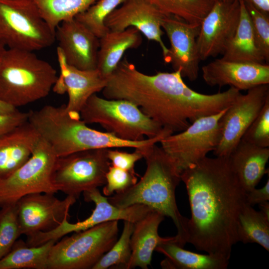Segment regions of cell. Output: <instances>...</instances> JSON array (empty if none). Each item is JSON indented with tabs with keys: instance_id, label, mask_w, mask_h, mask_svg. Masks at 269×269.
<instances>
[{
	"instance_id": "cell-26",
	"label": "cell",
	"mask_w": 269,
	"mask_h": 269,
	"mask_svg": "<svg viewBox=\"0 0 269 269\" xmlns=\"http://www.w3.org/2000/svg\"><path fill=\"white\" fill-rule=\"evenodd\" d=\"M236 32L227 45L222 59L231 61L264 63L265 59L257 47L251 20L243 0Z\"/></svg>"
},
{
	"instance_id": "cell-22",
	"label": "cell",
	"mask_w": 269,
	"mask_h": 269,
	"mask_svg": "<svg viewBox=\"0 0 269 269\" xmlns=\"http://www.w3.org/2000/svg\"><path fill=\"white\" fill-rule=\"evenodd\" d=\"M164 217L160 213L151 210L134 224L131 238V256L124 269H148L156 247L170 238L161 237L158 233L159 226Z\"/></svg>"
},
{
	"instance_id": "cell-38",
	"label": "cell",
	"mask_w": 269,
	"mask_h": 269,
	"mask_svg": "<svg viewBox=\"0 0 269 269\" xmlns=\"http://www.w3.org/2000/svg\"><path fill=\"white\" fill-rule=\"evenodd\" d=\"M28 112L18 110L8 114H0V136L28 121Z\"/></svg>"
},
{
	"instance_id": "cell-36",
	"label": "cell",
	"mask_w": 269,
	"mask_h": 269,
	"mask_svg": "<svg viewBox=\"0 0 269 269\" xmlns=\"http://www.w3.org/2000/svg\"><path fill=\"white\" fill-rule=\"evenodd\" d=\"M136 173L115 167L111 164L106 175L103 195L110 196L129 188L137 182Z\"/></svg>"
},
{
	"instance_id": "cell-30",
	"label": "cell",
	"mask_w": 269,
	"mask_h": 269,
	"mask_svg": "<svg viewBox=\"0 0 269 269\" xmlns=\"http://www.w3.org/2000/svg\"><path fill=\"white\" fill-rule=\"evenodd\" d=\"M166 15L179 17L192 24H200L215 0H148Z\"/></svg>"
},
{
	"instance_id": "cell-43",
	"label": "cell",
	"mask_w": 269,
	"mask_h": 269,
	"mask_svg": "<svg viewBox=\"0 0 269 269\" xmlns=\"http://www.w3.org/2000/svg\"><path fill=\"white\" fill-rule=\"evenodd\" d=\"M5 50V46L0 42V59Z\"/></svg>"
},
{
	"instance_id": "cell-6",
	"label": "cell",
	"mask_w": 269,
	"mask_h": 269,
	"mask_svg": "<svg viewBox=\"0 0 269 269\" xmlns=\"http://www.w3.org/2000/svg\"><path fill=\"white\" fill-rule=\"evenodd\" d=\"M80 116L86 124H99L107 132L126 140L139 141L145 139V136L151 138L167 132L172 133L145 115L132 102L103 98L96 94L88 99Z\"/></svg>"
},
{
	"instance_id": "cell-11",
	"label": "cell",
	"mask_w": 269,
	"mask_h": 269,
	"mask_svg": "<svg viewBox=\"0 0 269 269\" xmlns=\"http://www.w3.org/2000/svg\"><path fill=\"white\" fill-rule=\"evenodd\" d=\"M57 157L40 136L30 158L10 176L0 180V207L16 203L29 194L58 192L52 179Z\"/></svg>"
},
{
	"instance_id": "cell-40",
	"label": "cell",
	"mask_w": 269,
	"mask_h": 269,
	"mask_svg": "<svg viewBox=\"0 0 269 269\" xmlns=\"http://www.w3.org/2000/svg\"><path fill=\"white\" fill-rule=\"evenodd\" d=\"M263 14L269 16V0H243Z\"/></svg>"
},
{
	"instance_id": "cell-10",
	"label": "cell",
	"mask_w": 269,
	"mask_h": 269,
	"mask_svg": "<svg viewBox=\"0 0 269 269\" xmlns=\"http://www.w3.org/2000/svg\"><path fill=\"white\" fill-rule=\"evenodd\" d=\"M227 109L200 118L184 131L170 134L159 141L180 173L215 149L220 139V120Z\"/></svg>"
},
{
	"instance_id": "cell-25",
	"label": "cell",
	"mask_w": 269,
	"mask_h": 269,
	"mask_svg": "<svg viewBox=\"0 0 269 269\" xmlns=\"http://www.w3.org/2000/svg\"><path fill=\"white\" fill-rule=\"evenodd\" d=\"M174 237L158 245L155 251L165 259L160 265L168 269H226L229 261L208 254H200L183 249L174 243Z\"/></svg>"
},
{
	"instance_id": "cell-37",
	"label": "cell",
	"mask_w": 269,
	"mask_h": 269,
	"mask_svg": "<svg viewBox=\"0 0 269 269\" xmlns=\"http://www.w3.org/2000/svg\"><path fill=\"white\" fill-rule=\"evenodd\" d=\"M107 156L112 165L132 172H135V163L143 157L142 151L138 148L131 153L108 148Z\"/></svg>"
},
{
	"instance_id": "cell-16",
	"label": "cell",
	"mask_w": 269,
	"mask_h": 269,
	"mask_svg": "<svg viewBox=\"0 0 269 269\" xmlns=\"http://www.w3.org/2000/svg\"><path fill=\"white\" fill-rule=\"evenodd\" d=\"M161 27L170 42L164 62L172 65L174 71L180 70L182 77L194 81L198 76L201 61L197 46L200 24L188 23L171 15H165Z\"/></svg>"
},
{
	"instance_id": "cell-12",
	"label": "cell",
	"mask_w": 269,
	"mask_h": 269,
	"mask_svg": "<svg viewBox=\"0 0 269 269\" xmlns=\"http://www.w3.org/2000/svg\"><path fill=\"white\" fill-rule=\"evenodd\" d=\"M269 98V84L261 85L240 93L220 120V139L213 151L218 157H228Z\"/></svg>"
},
{
	"instance_id": "cell-2",
	"label": "cell",
	"mask_w": 269,
	"mask_h": 269,
	"mask_svg": "<svg viewBox=\"0 0 269 269\" xmlns=\"http://www.w3.org/2000/svg\"><path fill=\"white\" fill-rule=\"evenodd\" d=\"M180 70L147 75L134 65L123 73L120 98L135 104L147 116L173 134L187 129L196 120L227 108L240 93L230 87L223 92L205 94L189 88Z\"/></svg>"
},
{
	"instance_id": "cell-5",
	"label": "cell",
	"mask_w": 269,
	"mask_h": 269,
	"mask_svg": "<svg viewBox=\"0 0 269 269\" xmlns=\"http://www.w3.org/2000/svg\"><path fill=\"white\" fill-rule=\"evenodd\" d=\"M57 79L33 52L8 48L0 59V99L16 108L27 105L46 97Z\"/></svg>"
},
{
	"instance_id": "cell-42",
	"label": "cell",
	"mask_w": 269,
	"mask_h": 269,
	"mask_svg": "<svg viewBox=\"0 0 269 269\" xmlns=\"http://www.w3.org/2000/svg\"><path fill=\"white\" fill-rule=\"evenodd\" d=\"M259 205L260 211L268 218L269 219V202H264Z\"/></svg>"
},
{
	"instance_id": "cell-35",
	"label": "cell",
	"mask_w": 269,
	"mask_h": 269,
	"mask_svg": "<svg viewBox=\"0 0 269 269\" xmlns=\"http://www.w3.org/2000/svg\"><path fill=\"white\" fill-rule=\"evenodd\" d=\"M244 3L251 20L257 47L266 64H269V16L258 11L250 4Z\"/></svg>"
},
{
	"instance_id": "cell-1",
	"label": "cell",
	"mask_w": 269,
	"mask_h": 269,
	"mask_svg": "<svg viewBox=\"0 0 269 269\" xmlns=\"http://www.w3.org/2000/svg\"><path fill=\"white\" fill-rule=\"evenodd\" d=\"M191 211L186 243L200 251L229 261L238 242L239 214L246 191L228 157L207 156L181 173Z\"/></svg>"
},
{
	"instance_id": "cell-14",
	"label": "cell",
	"mask_w": 269,
	"mask_h": 269,
	"mask_svg": "<svg viewBox=\"0 0 269 269\" xmlns=\"http://www.w3.org/2000/svg\"><path fill=\"white\" fill-rule=\"evenodd\" d=\"M54 194L36 193L25 195L16 202L21 234L27 237L58 227L69 217V211L76 199L67 196L60 200Z\"/></svg>"
},
{
	"instance_id": "cell-7",
	"label": "cell",
	"mask_w": 269,
	"mask_h": 269,
	"mask_svg": "<svg viewBox=\"0 0 269 269\" xmlns=\"http://www.w3.org/2000/svg\"><path fill=\"white\" fill-rule=\"evenodd\" d=\"M55 40V30L32 0H0V42L4 46L34 52Z\"/></svg>"
},
{
	"instance_id": "cell-9",
	"label": "cell",
	"mask_w": 269,
	"mask_h": 269,
	"mask_svg": "<svg viewBox=\"0 0 269 269\" xmlns=\"http://www.w3.org/2000/svg\"><path fill=\"white\" fill-rule=\"evenodd\" d=\"M111 162L107 149H88L57 156L52 182L58 191L78 199L85 191L105 185Z\"/></svg>"
},
{
	"instance_id": "cell-8",
	"label": "cell",
	"mask_w": 269,
	"mask_h": 269,
	"mask_svg": "<svg viewBox=\"0 0 269 269\" xmlns=\"http://www.w3.org/2000/svg\"><path fill=\"white\" fill-rule=\"evenodd\" d=\"M118 232V221H113L65 237L52 247L47 269H92L116 242Z\"/></svg>"
},
{
	"instance_id": "cell-32",
	"label": "cell",
	"mask_w": 269,
	"mask_h": 269,
	"mask_svg": "<svg viewBox=\"0 0 269 269\" xmlns=\"http://www.w3.org/2000/svg\"><path fill=\"white\" fill-rule=\"evenodd\" d=\"M124 221L123 230L120 237L92 269H106L110 267L124 269L129 263L132 253L131 238L134 223Z\"/></svg>"
},
{
	"instance_id": "cell-33",
	"label": "cell",
	"mask_w": 269,
	"mask_h": 269,
	"mask_svg": "<svg viewBox=\"0 0 269 269\" xmlns=\"http://www.w3.org/2000/svg\"><path fill=\"white\" fill-rule=\"evenodd\" d=\"M0 210V260L11 250L21 235L16 202L4 205Z\"/></svg>"
},
{
	"instance_id": "cell-44",
	"label": "cell",
	"mask_w": 269,
	"mask_h": 269,
	"mask_svg": "<svg viewBox=\"0 0 269 269\" xmlns=\"http://www.w3.org/2000/svg\"></svg>"
},
{
	"instance_id": "cell-23",
	"label": "cell",
	"mask_w": 269,
	"mask_h": 269,
	"mask_svg": "<svg viewBox=\"0 0 269 269\" xmlns=\"http://www.w3.org/2000/svg\"><path fill=\"white\" fill-rule=\"evenodd\" d=\"M231 166L246 192L254 188L267 172L269 148L241 140L228 156Z\"/></svg>"
},
{
	"instance_id": "cell-24",
	"label": "cell",
	"mask_w": 269,
	"mask_h": 269,
	"mask_svg": "<svg viewBox=\"0 0 269 269\" xmlns=\"http://www.w3.org/2000/svg\"><path fill=\"white\" fill-rule=\"evenodd\" d=\"M97 69L107 79L117 68L125 52L142 43L141 33L134 27L119 31L109 30L99 39Z\"/></svg>"
},
{
	"instance_id": "cell-19",
	"label": "cell",
	"mask_w": 269,
	"mask_h": 269,
	"mask_svg": "<svg viewBox=\"0 0 269 269\" xmlns=\"http://www.w3.org/2000/svg\"><path fill=\"white\" fill-rule=\"evenodd\" d=\"M55 39L68 65L80 70L97 69L99 38L75 18L56 27Z\"/></svg>"
},
{
	"instance_id": "cell-28",
	"label": "cell",
	"mask_w": 269,
	"mask_h": 269,
	"mask_svg": "<svg viewBox=\"0 0 269 269\" xmlns=\"http://www.w3.org/2000/svg\"><path fill=\"white\" fill-rule=\"evenodd\" d=\"M238 242L257 243L269 251V219L246 203L242 209L237 225Z\"/></svg>"
},
{
	"instance_id": "cell-29",
	"label": "cell",
	"mask_w": 269,
	"mask_h": 269,
	"mask_svg": "<svg viewBox=\"0 0 269 269\" xmlns=\"http://www.w3.org/2000/svg\"><path fill=\"white\" fill-rule=\"evenodd\" d=\"M51 28L75 18L98 0H32Z\"/></svg>"
},
{
	"instance_id": "cell-3",
	"label": "cell",
	"mask_w": 269,
	"mask_h": 269,
	"mask_svg": "<svg viewBox=\"0 0 269 269\" xmlns=\"http://www.w3.org/2000/svg\"><path fill=\"white\" fill-rule=\"evenodd\" d=\"M156 144L140 149L146 164L140 180L108 199L118 207L142 204L170 217L177 230L174 236L175 243L184 247L187 243L188 218L180 214L175 198L176 188L181 181V173L171 158Z\"/></svg>"
},
{
	"instance_id": "cell-31",
	"label": "cell",
	"mask_w": 269,
	"mask_h": 269,
	"mask_svg": "<svg viewBox=\"0 0 269 269\" xmlns=\"http://www.w3.org/2000/svg\"><path fill=\"white\" fill-rule=\"evenodd\" d=\"M127 0H98L75 18L99 39L109 29L105 21L107 17Z\"/></svg>"
},
{
	"instance_id": "cell-39",
	"label": "cell",
	"mask_w": 269,
	"mask_h": 269,
	"mask_svg": "<svg viewBox=\"0 0 269 269\" xmlns=\"http://www.w3.org/2000/svg\"><path fill=\"white\" fill-rule=\"evenodd\" d=\"M269 200V180L261 188H254L246 193V202L253 206Z\"/></svg>"
},
{
	"instance_id": "cell-34",
	"label": "cell",
	"mask_w": 269,
	"mask_h": 269,
	"mask_svg": "<svg viewBox=\"0 0 269 269\" xmlns=\"http://www.w3.org/2000/svg\"><path fill=\"white\" fill-rule=\"evenodd\" d=\"M241 139L258 146L269 147V98Z\"/></svg>"
},
{
	"instance_id": "cell-41",
	"label": "cell",
	"mask_w": 269,
	"mask_h": 269,
	"mask_svg": "<svg viewBox=\"0 0 269 269\" xmlns=\"http://www.w3.org/2000/svg\"><path fill=\"white\" fill-rule=\"evenodd\" d=\"M17 109L0 99V114H8L17 111Z\"/></svg>"
},
{
	"instance_id": "cell-4",
	"label": "cell",
	"mask_w": 269,
	"mask_h": 269,
	"mask_svg": "<svg viewBox=\"0 0 269 269\" xmlns=\"http://www.w3.org/2000/svg\"><path fill=\"white\" fill-rule=\"evenodd\" d=\"M28 121L51 146L57 156L88 149L132 147L143 148L156 144L165 137L139 141L122 139L109 132L91 129L81 120L68 113L65 105H46L28 112Z\"/></svg>"
},
{
	"instance_id": "cell-17",
	"label": "cell",
	"mask_w": 269,
	"mask_h": 269,
	"mask_svg": "<svg viewBox=\"0 0 269 269\" xmlns=\"http://www.w3.org/2000/svg\"><path fill=\"white\" fill-rule=\"evenodd\" d=\"M165 15L148 0H127L107 17L105 23L111 31L135 27L159 45L164 60L168 53L162 39L161 22Z\"/></svg>"
},
{
	"instance_id": "cell-13",
	"label": "cell",
	"mask_w": 269,
	"mask_h": 269,
	"mask_svg": "<svg viewBox=\"0 0 269 269\" xmlns=\"http://www.w3.org/2000/svg\"><path fill=\"white\" fill-rule=\"evenodd\" d=\"M83 194L85 201L95 203V207L92 214L86 219L75 223H70L66 219L55 229L38 233L36 236L38 244H42L51 240L57 241L69 233L84 231L105 222L124 220L135 223L152 210L142 204L118 207L111 204L98 188L85 191Z\"/></svg>"
},
{
	"instance_id": "cell-15",
	"label": "cell",
	"mask_w": 269,
	"mask_h": 269,
	"mask_svg": "<svg viewBox=\"0 0 269 269\" xmlns=\"http://www.w3.org/2000/svg\"><path fill=\"white\" fill-rule=\"evenodd\" d=\"M239 0H215L200 24L197 46L201 60L223 54L239 21Z\"/></svg>"
},
{
	"instance_id": "cell-27",
	"label": "cell",
	"mask_w": 269,
	"mask_h": 269,
	"mask_svg": "<svg viewBox=\"0 0 269 269\" xmlns=\"http://www.w3.org/2000/svg\"><path fill=\"white\" fill-rule=\"evenodd\" d=\"M56 242L51 240L40 246H30L23 240H17L0 260V269H47L49 254Z\"/></svg>"
},
{
	"instance_id": "cell-18",
	"label": "cell",
	"mask_w": 269,
	"mask_h": 269,
	"mask_svg": "<svg viewBox=\"0 0 269 269\" xmlns=\"http://www.w3.org/2000/svg\"><path fill=\"white\" fill-rule=\"evenodd\" d=\"M57 53L60 68V75L52 89L57 94L68 95L66 111L80 117V112L88 99L93 94L103 90L107 84L97 69L80 70L68 65L61 50Z\"/></svg>"
},
{
	"instance_id": "cell-21",
	"label": "cell",
	"mask_w": 269,
	"mask_h": 269,
	"mask_svg": "<svg viewBox=\"0 0 269 269\" xmlns=\"http://www.w3.org/2000/svg\"><path fill=\"white\" fill-rule=\"evenodd\" d=\"M40 138L28 121L0 136V180L10 176L30 158Z\"/></svg>"
},
{
	"instance_id": "cell-20",
	"label": "cell",
	"mask_w": 269,
	"mask_h": 269,
	"mask_svg": "<svg viewBox=\"0 0 269 269\" xmlns=\"http://www.w3.org/2000/svg\"><path fill=\"white\" fill-rule=\"evenodd\" d=\"M202 77L209 86L226 85L240 91L269 84V65L216 59L201 68Z\"/></svg>"
}]
</instances>
